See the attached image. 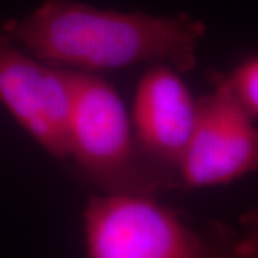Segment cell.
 <instances>
[{
  "label": "cell",
  "instance_id": "obj_5",
  "mask_svg": "<svg viewBox=\"0 0 258 258\" xmlns=\"http://www.w3.org/2000/svg\"><path fill=\"white\" fill-rule=\"evenodd\" d=\"M75 71L47 64L0 32V102L50 155L68 161Z\"/></svg>",
  "mask_w": 258,
  "mask_h": 258
},
{
  "label": "cell",
  "instance_id": "obj_3",
  "mask_svg": "<svg viewBox=\"0 0 258 258\" xmlns=\"http://www.w3.org/2000/svg\"><path fill=\"white\" fill-rule=\"evenodd\" d=\"M83 238L88 258H244L237 231L221 222L197 227L148 195H92Z\"/></svg>",
  "mask_w": 258,
  "mask_h": 258
},
{
  "label": "cell",
  "instance_id": "obj_7",
  "mask_svg": "<svg viewBox=\"0 0 258 258\" xmlns=\"http://www.w3.org/2000/svg\"><path fill=\"white\" fill-rule=\"evenodd\" d=\"M224 79L241 106L258 122V56L241 63Z\"/></svg>",
  "mask_w": 258,
  "mask_h": 258
},
{
  "label": "cell",
  "instance_id": "obj_6",
  "mask_svg": "<svg viewBox=\"0 0 258 258\" xmlns=\"http://www.w3.org/2000/svg\"><path fill=\"white\" fill-rule=\"evenodd\" d=\"M195 115L197 101L175 69L164 63L152 64L137 88L132 128L144 152L172 171L176 179Z\"/></svg>",
  "mask_w": 258,
  "mask_h": 258
},
{
  "label": "cell",
  "instance_id": "obj_4",
  "mask_svg": "<svg viewBox=\"0 0 258 258\" xmlns=\"http://www.w3.org/2000/svg\"><path fill=\"white\" fill-rule=\"evenodd\" d=\"M258 169V125L235 99L224 76L197 101L192 132L178 168V188L232 182Z\"/></svg>",
  "mask_w": 258,
  "mask_h": 258
},
{
  "label": "cell",
  "instance_id": "obj_2",
  "mask_svg": "<svg viewBox=\"0 0 258 258\" xmlns=\"http://www.w3.org/2000/svg\"><path fill=\"white\" fill-rule=\"evenodd\" d=\"M68 152L78 175L101 194L157 197L178 188L175 174L141 148L118 92L91 72L75 71Z\"/></svg>",
  "mask_w": 258,
  "mask_h": 258
},
{
  "label": "cell",
  "instance_id": "obj_8",
  "mask_svg": "<svg viewBox=\"0 0 258 258\" xmlns=\"http://www.w3.org/2000/svg\"><path fill=\"white\" fill-rule=\"evenodd\" d=\"M237 231V249L241 257L258 258V207L240 217Z\"/></svg>",
  "mask_w": 258,
  "mask_h": 258
},
{
  "label": "cell",
  "instance_id": "obj_1",
  "mask_svg": "<svg viewBox=\"0 0 258 258\" xmlns=\"http://www.w3.org/2000/svg\"><path fill=\"white\" fill-rule=\"evenodd\" d=\"M205 30L185 13L164 18L76 0H45L32 13L0 25L5 36L39 60L91 74L139 63L189 72Z\"/></svg>",
  "mask_w": 258,
  "mask_h": 258
}]
</instances>
